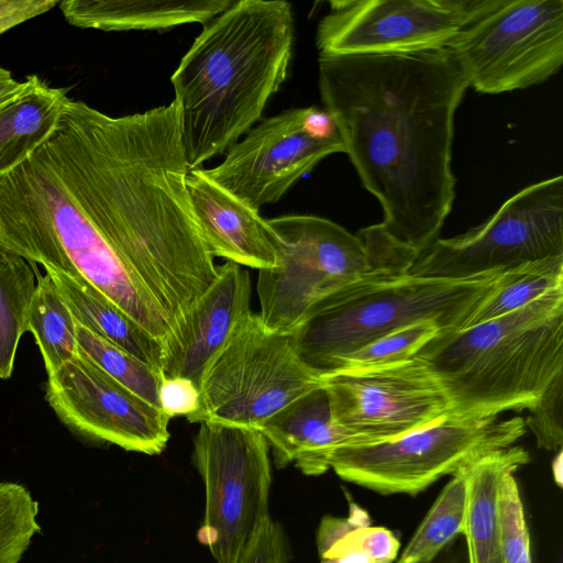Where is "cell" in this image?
Here are the masks:
<instances>
[{"label":"cell","mask_w":563,"mask_h":563,"mask_svg":"<svg viewBox=\"0 0 563 563\" xmlns=\"http://www.w3.org/2000/svg\"><path fill=\"white\" fill-rule=\"evenodd\" d=\"M422 563H468L467 544L464 534L457 536L434 556Z\"/></svg>","instance_id":"8d00e7d4"},{"label":"cell","mask_w":563,"mask_h":563,"mask_svg":"<svg viewBox=\"0 0 563 563\" xmlns=\"http://www.w3.org/2000/svg\"><path fill=\"white\" fill-rule=\"evenodd\" d=\"M515 472H507L499 490L504 563H532L530 534Z\"/></svg>","instance_id":"4dcf8cb0"},{"label":"cell","mask_w":563,"mask_h":563,"mask_svg":"<svg viewBox=\"0 0 563 563\" xmlns=\"http://www.w3.org/2000/svg\"><path fill=\"white\" fill-rule=\"evenodd\" d=\"M399 549L400 541L391 530L379 526H366L349 532L336 541L321 559H334L345 551L358 550L364 552L372 563H395Z\"/></svg>","instance_id":"d6a6232c"},{"label":"cell","mask_w":563,"mask_h":563,"mask_svg":"<svg viewBox=\"0 0 563 563\" xmlns=\"http://www.w3.org/2000/svg\"><path fill=\"white\" fill-rule=\"evenodd\" d=\"M234 0H66L64 19L81 29L165 31L190 23L206 24Z\"/></svg>","instance_id":"44dd1931"},{"label":"cell","mask_w":563,"mask_h":563,"mask_svg":"<svg viewBox=\"0 0 563 563\" xmlns=\"http://www.w3.org/2000/svg\"><path fill=\"white\" fill-rule=\"evenodd\" d=\"M291 550L283 526L269 518L238 563H289Z\"/></svg>","instance_id":"836d02e7"},{"label":"cell","mask_w":563,"mask_h":563,"mask_svg":"<svg viewBox=\"0 0 563 563\" xmlns=\"http://www.w3.org/2000/svg\"><path fill=\"white\" fill-rule=\"evenodd\" d=\"M75 327L80 351L121 385L161 408L162 375L158 371L76 321Z\"/></svg>","instance_id":"83f0119b"},{"label":"cell","mask_w":563,"mask_h":563,"mask_svg":"<svg viewBox=\"0 0 563 563\" xmlns=\"http://www.w3.org/2000/svg\"><path fill=\"white\" fill-rule=\"evenodd\" d=\"M14 78L12 77L11 71L0 67V86L12 82Z\"/></svg>","instance_id":"ab89813d"},{"label":"cell","mask_w":563,"mask_h":563,"mask_svg":"<svg viewBox=\"0 0 563 563\" xmlns=\"http://www.w3.org/2000/svg\"><path fill=\"white\" fill-rule=\"evenodd\" d=\"M320 563H336V562L334 559L323 558V559H321Z\"/></svg>","instance_id":"60d3db41"},{"label":"cell","mask_w":563,"mask_h":563,"mask_svg":"<svg viewBox=\"0 0 563 563\" xmlns=\"http://www.w3.org/2000/svg\"><path fill=\"white\" fill-rule=\"evenodd\" d=\"M552 474H553V479H554L555 484L559 487H562L563 463H562V451L561 450H559V453L556 454V456L554 457V460L552 462Z\"/></svg>","instance_id":"f35d334b"},{"label":"cell","mask_w":563,"mask_h":563,"mask_svg":"<svg viewBox=\"0 0 563 563\" xmlns=\"http://www.w3.org/2000/svg\"><path fill=\"white\" fill-rule=\"evenodd\" d=\"M446 48L479 93L544 82L563 64V0H492Z\"/></svg>","instance_id":"8fae6325"},{"label":"cell","mask_w":563,"mask_h":563,"mask_svg":"<svg viewBox=\"0 0 563 563\" xmlns=\"http://www.w3.org/2000/svg\"><path fill=\"white\" fill-rule=\"evenodd\" d=\"M563 288V256L530 262L500 274L494 291L466 328L517 310L540 296Z\"/></svg>","instance_id":"4316f807"},{"label":"cell","mask_w":563,"mask_h":563,"mask_svg":"<svg viewBox=\"0 0 563 563\" xmlns=\"http://www.w3.org/2000/svg\"><path fill=\"white\" fill-rule=\"evenodd\" d=\"M40 147L173 328L218 272L187 188L177 101L112 117L70 98Z\"/></svg>","instance_id":"6da1fadb"},{"label":"cell","mask_w":563,"mask_h":563,"mask_svg":"<svg viewBox=\"0 0 563 563\" xmlns=\"http://www.w3.org/2000/svg\"><path fill=\"white\" fill-rule=\"evenodd\" d=\"M36 290L27 314V331L40 349L49 375L78 353L75 319L52 277L35 268Z\"/></svg>","instance_id":"d4e9b609"},{"label":"cell","mask_w":563,"mask_h":563,"mask_svg":"<svg viewBox=\"0 0 563 563\" xmlns=\"http://www.w3.org/2000/svg\"><path fill=\"white\" fill-rule=\"evenodd\" d=\"M530 461L522 446L490 452L470 467L464 537L468 563H504L499 522V490L504 475Z\"/></svg>","instance_id":"7402d4cb"},{"label":"cell","mask_w":563,"mask_h":563,"mask_svg":"<svg viewBox=\"0 0 563 563\" xmlns=\"http://www.w3.org/2000/svg\"><path fill=\"white\" fill-rule=\"evenodd\" d=\"M460 417L531 410L563 372V288L498 318L439 332L415 355Z\"/></svg>","instance_id":"5b68a950"},{"label":"cell","mask_w":563,"mask_h":563,"mask_svg":"<svg viewBox=\"0 0 563 563\" xmlns=\"http://www.w3.org/2000/svg\"><path fill=\"white\" fill-rule=\"evenodd\" d=\"M38 75L0 86V175L24 162L49 136L69 97Z\"/></svg>","instance_id":"ffe728a7"},{"label":"cell","mask_w":563,"mask_h":563,"mask_svg":"<svg viewBox=\"0 0 563 563\" xmlns=\"http://www.w3.org/2000/svg\"><path fill=\"white\" fill-rule=\"evenodd\" d=\"M335 153H344V145L328 111L292 108L260 121L219 165L205 172L260 211L277 202L320 161Z\"/></svg>","instance_id":"4fadbf2b"},{"label":"cell","mask_w":563,"mask_h":563,"mask_svg":"<svg viewBox=\"0 0 563 563\" xmlns=\"http://www.w3.org/2000/svg\"><path fill=\"white\" fill-rule=\"evenodd\" d=\"M349 516L345 518L324 516L317 531V549L320 558L349 532L371 526L369 514L354 501L349 503Z\"/></svg>","instance_id":"d590c367"},{"label":"cell","mask_w":563,"mask_h":563,"mask_svg":"<svg viewBox=\"0 0 563 563\" xmlns=\"http://www.w3.org/2000/svg\"><path fill=\"white\" fill-rule=\"evenodd\" d=\"M321 385L298 358L289 334L267 330L252 311L207 367L189 422L260 429L283 407Z\"/></svg>","instance_id":"9c48e42d"},{"label":"cell","mask_w":563,"mask_h":563,"mask_svg":"<svg viewBox=\"0 0 563 563\" xmlns=\"http://www.w3.org/2000/svg\"><path fill=\"white\" fill-rule=\"evenodd\" d=\"M251 296L246 269L229 261L218 266L211 285L162 341V378H188L200 388L207 367L251 312Z\"/></svg>","instance_id":"e0dca14e"},{"label":"cell","mask_w":563,"mask_h":563,"mask_svg":"<svg viewBox=\"0 0 563 563\" xmlns=\"http://www.w3.org/2000/svg\"><path fill=\"white\" fill-rule=\"evenodd\" d=\"M187 188L209 253L257 271L276 264L266 219L218 185L203 168L188 172Z\"/></svg>","instance_id":"ac0fdd59"},{"label":"cell","mask_w":563,"mask_h":563,"mask_svg":"<svg viewBox=\"0 0 563 563\" xmlns=\"http://www.w3.org/2000/svg\"><path fill=\"white\" fill-rule=\"evenodd\" d=\"M526 432L521 417L499 420L449 412L400 438L334 450L330 468L343 481L380 495L416 496L445 475L512 445Z\"/></svg>","instance_id":"52a82bcc"},{"label":"cell","mask_w":563,"mask_h":563,"mask_svg":"<svg viewBox=\"0 0 563 563\" xmlns=\"http://www.w3.org/2000/svg\"><path fill=\"white\" fill-rule=\"evenodd\" d=\"M192 462L205 487L197 539L216 563H238L271 518L268 443L255 428L201 422Z\"/></svg>","instance_id":"30bf717a"},{"label":"cell","mask_w":563,"mask_h":563,"mask_svg":"<svg viewBox=\"0 0 563 563\" xmlns=\"http://www.w3.org/2000/svg\"><path fill=\"white\" fill-rule=\"evenodd\" d=\"M36 264L0 247V378L12 375L18 346L27 331L36 290Z\"/></svg>","instance_id":"cb8c5ba5"},{"label":"cell","mask_w":563,"mask_h":563,"mask_svg":"<svg viewBox=\"0 0 563 563\" xmlns=\"http://www.w3.org/2000/svg\"><path fill=\"white\" fill-rule=\"evenodd\" d=\"M319 92L384 231L418 254L439 239L455 199L452 144L467 84L446 47L319 54Z\"/></svg>","instance_id":"7a4b0ae2"},{"label":"cell","mask_w":563,"mask_h":563,"mask_svg":"<svg viewBox=\"0 0 563 563\" xmlns=\"http://www.w3.org/2000/svg\"><path fill=\"white\" fill-rule=\"evenodd\" d=\"M321 382L332 418L351 445L400 438L451 410L442 385L417 356L382 367L340 371Z\"/></svg>","instance_id":"5bb4252c"},{"label":"cell","mask_w":563,"mask_h":563,"mask_svg":"<svg viewBox=\"0 0 563 563\" xmlns=\"http://www.w3.org/2000/svg\"><path fill=\"white\" fill-rule=\"evenodd\" d=\"M563 256V176L529 185L463 234L435 240L409 274L468 279Z\"/></svg>","instance_id":"7c38bea8"},{"label":"cell","mask_w":563,"mask_h":563,"mask_svg":"<svg viewBox=\"0 0 563 563\" xmlns=\"http://www.w3.org/2000/svg\"><path fill=\"white\" fill-rule=\"evenodd\" d=\"M38 503L22 484L0 482V563H19L41 531Z\"/></svg>","instance_id":"f1b7e54d"},{"label":"cell","mask_w":563,"mask_h":563,"mask_svg":"<svg viewBox=\"0 0 563 563\" xmlns=\"http://www.w3.org/2000/svg\"><path fill=\"white\" fill-rule=\"evenodd\" d=\"M291 4L240 0L203 24L170 77L189 170L225 154L261 121L287 78Z\"/></svg>","instance_id":"3957f363"},{"label":"cell","mask_w":563,"mask_h":563,"mask_svg":"<svg viewBox=\"0 0 563 563\" xmlns=\"http://www.w3.org/2000/svg\"><path fill=\"white\" fill-rule=\"evenodd\" d=\"M336 563H372L369 558L362 551L350 550L334 558Z\"/></svg>","instance_id":"74e56055"},{"label":"cell","mask_w":563,"mask_h":563,"mask_svg":"<svg viewBox=\"0 0 563 563\" xmlns=\"http://www.w3.org/2000/svg\"><path fill=\"white\" fill-rule=\"evenodd\" d=\"M258 430L272 450L276 467L283 468L294 463L308 476L325 473L334 450L352 444L332 418L322 382L283 407Z\"/></svg>","instance_id":"d6986e66"},{"label":"cell","mask_w":563,"mask_h":563,"mask_svg":"<svg viewBox=\"0 0 563 563\" xmlns=\"http://www.w3.org/2000/svg\"><path fill=\"white\" fill-rule=\"evenodd\" d=\"M500 274L446 279L372 272L316 303L289 334L290 342L301 363L321 378L338 372L355 351L401 328L432 322L440 332L465 329Z\"/></svg>","instance_id":"8992f818"},{"label":"cell","mask_w":563,"mask_h":563,"mask_svg":"<svg viewBox=\"0 0 563 563\" xmlns=\"http://www.w3.org/2000/svg\"><path fill=\"white\" fill-rule=\"evenodd\" d=\"M266 222L276 264L258 271L256 291L269 331L290 334L316 303L372 273L361 238L329 219L289 214Z\"/></svg>","instance_id":"ba28073f"},{"label":"cell","mask_w":563,"mask_h":563,"mask_svg":"<svg viewBox=\"0 0 563 563\" xmlns=\"http://www.w3.org/2000/svg\"><path fill=\"white\" fill-rule=\"evenodd\" d=\"M75 321L161 373L162 341L81 278L44 267Z\"/></svg>","instance_id":"603a6c76"},{"label":"cell","mask_w":563,"mask_h":563,"mask_svg":"<svg viewBox=\"0 0 563 563\" xmlns=\"http://www.w3.org/2000/svg\"><path fill=\"white\" fill-rule=\"evenodd\" d=\"M492 0H334L319 22V54L365 55L446 47Z\"/></svg>","instance_id":"9a60e30c"},{"label":"cell","mask_w":563,"mask_h":563,"mask_svg":"<svg viewBox=\"0 0 563 563\" xmlns=\"http://www.w3.org/2000/svg\"><path fill=\"white\" fill-rule=\"evenodd\" d=\"M45 399L65 427L90 441L155 455L169 439L170 417L112 378L79 347L47 375Z\"/></svg>","instance_id":"2e32d148"},{"label":"cell","mask_w":563,"mask_h":563,"mask_svg":"<svg viewBox=\"0 0 563 563\" xmlns=\"http://www.w3.org/2000/svg\"><path fill=\"white\" fill-rule=\"evenodd\" d=\"M40 146L0 175V247L29 263L86 280L163 341L172 329L167 314L89 218Z\"/></svg>","instance_id":"277c9868"},{"label":"cell","mask_w":563,"mask_h":563,"mask_svg":"<svg viewBox=\"0 0 563 563\" xmlns=\"http://www.w3.org/2000/svg\"><path fill=\"white\" fill-rule=\"evenodd\" d=\"M563 372L542 394L539 402L529 410L525 421L534 434L539 449L559 451L563 444Z\"/></svg>","instance_id":"1f68e13d"},{"label":"cell","mask_w":563,"mask_h":563,"mask_svg":"<svg viewBox=\"0 0 563 563\" xmlns=\"http://www.w3.org/2000/svg\"><path fill=\"white\" fill-rule=\"evenodd\" d=\"M161 409L170 418L177 415L189 416L199 406V387L188 378H162L158 391Z\"/></svg>","instance_id":"e575fe53"},{"label":"cell","mask_w":563,"mask_h":563,"mask_svg":"<svg viewBox=\"0 0 563 563\" xmlns=\"http://www.w3.org/2000/svg\"><path fill=\"white\" fill-rule=\"evenodd\" d=\"M471 465L452 475L395 563H422L463 534Z\"/></svg>","instance_id":"484cf974"},{"label":"cell","mask_w":563,"mask_h":563,"mask_svg":"<svg viewBox=\"0 0 563 563\" xmlns=\"http://www.w3.org/2000/svg\"><path fill=\"white\" fill-rule=\"evenodd\" d=\"M439 332V328L432 322H418L401 328L349 355L338 372L382 367L408 361Z\"/></svg>","instance_id":"f546056e"}]
</instances>
